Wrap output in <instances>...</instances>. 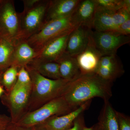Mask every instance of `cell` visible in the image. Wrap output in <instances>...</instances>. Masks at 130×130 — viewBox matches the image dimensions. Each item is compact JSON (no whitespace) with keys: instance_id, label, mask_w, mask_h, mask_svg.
<instances>
[{"instance_id":"31","label":"cell","mask_w":130,"mask_h":130,"mask_svg":"<svg viewBox=\"0 0 130 130\" xmlns=\"http://www.w3.org/2000/svg\"><path fill=\"white\" fill-rule=\"evenodd\" d=\"M39 1L40 0H23L22 1L23 3L24 9L32 7L39 2Z\"/></svg>"},{"instance_id":"26","label":"cell","mask_w":130,"mask_h":130,"mask_svg":"<svg viewBox=\"0 0 130 130\" xmlns=\"http://www.w3.org/2000/svg\"><path fill=\"white\" fill-rule=\"evenodd\" d=\"M116 113L118 122L119 130H130V117L116 111Z\"/></svg>"},{"instance_id":"35","label":"cell","mask_w":130,"mask_h":130,"mask_svg":"<svg viewBox=\"0 0 130 130\" xmlns=\"http://www.w3.org/2000/svg\"><path fill=\"white\" fill-rule=\"evenodd\" d=\"M2 0H0V2H1V1Z\"/></svg>"},{"instance_id":"7","label":"cell","mask_w":130,"mask_h":130,"mask_svg":"<svg viewBox=\"0 0 130 130\" xmlns=\"http://www.w3.org/2000/svg\"><path fill=\"white\" fill-rule=\"evenodd\" d=\"M31 86H14L2 96V102L8 109L12 123H17L27 113Z\"/></svg>"},{"instance_id":"34","label":"cell","mask_w":130,"mask_h":130,"mask_svg":"<svg viewBox=\"0 0 130 130\" xmlns=\"http://www.w3.org/2000/svg\"><path fill=\"white\" fill-rule=\"evenodd\" d=\"M83 130H93V126L90 127V128H87V127H85Z\"/></svg>"},{"instance_id":"15","label":"cell","mask_w":130,"mask_h":130,"mask_svg":"<svg viewBox=\"0 0 130 130\" xmlns=\"http://www.w3.org/2000/svg\"><path fill=\"white\" fill-rule=\"evenodd\" d=\"M95 10L94 0H80L72 15L74 25L84 26L92 29Z\"/></svg>"},{"instance_id":"23","label":"cell","mask_w":130,"mask_h":130,"mask_svg":"<svg viewBox=\"0 0 130 130\" xmlns=\"http://www.w3.org/2000/svg\"><path fill=\"white\" fill-rule=\"evenodd\" d=\"M96 9L115 11L124 6V0H94Z\"/></svg>"},{"instance_id":"33","label":"cell","mask_w":130,"mask_h":130,"mask_svg":"<svg viewBox=\"0 0 130 130\" xmlns=\"http://www.w3.org/2000/svg\"><path fill=\"white\" fill-rule=\"evenodd\" d=\"M5 90L3 87L0 84V97L1 96V97L5 93Z\"/></svg>"},{"instance_id":"9","label":"cell","mask_w":130,"mask_h":130,"mask_svg":"<svg viewBox=\"0 0 130 130\" xmlns=\"http://www.w3.org/2000/svg\"><path fill=\"white\" fill-rule=\"evenodd\" d=\"M75 28L63 32L47 42L37 52V54L34 59L56 61L65 52L68 38Z\"/></svg>"},{"instance_id":"20","label":"cell","mask_w":130,"mask_h":130,"mask_svg":"<svg viewBox=\"0 0 130 130\" xmlns=\"http://www.w3.org/2000/svg\"><path fill=\"white\" fill-rule=\"evenodd\" d=\"M115 11L96 9L92 29L101 32L116 31L113 20Z\"/></svg>"},{"instance_id":"32","label":"cell","mask_w":130,"mask_h":130,"mask_svg":"<svg viewBox=\"0 0 130 130\" xmlns=\"http://www.w3.org/2000/svg\"><path fill=\"white\" fill-rule=\"evenodd\" d=\"M33 130H47L41 124L32 126Z\"/></svg>"},{"instance_id":"10","label":"cell","mask_w":130,"mask_h":130,"mask_svg":"<svg viewBox=\"0 0 130 130\" xmlns=\"http://www.w3.org/2000/svg\"><path fill=\"white\" fill-rule=\"evenodd\" d=\"M102 56V55L96 47L91 35L86 48L75 56L81 75L95 73L100 59Z\"/></svg>"},{"instance_id":"18","label":"cell","mask_w":130,"mask_h":130,"mask_svg":"<svg viewBox=\"0 0 130 130\" xmlns=\"http://www.w3.org/2000/svg\"><path fill=\"white\" fill-rule=\"evenodd\" d=\"M37 52L28 44L26 41H21L14 46L12 65L19 68L27 66L34 59Z\"/></svg>"},{"instance_id":"3","label":"cell","mask_w":130,"mask_h":130,"mask_svg":"<svg viewBox=\"0 0 130 130\" xmlns=\"http://www.w3.org/2000/svg\"><path fill=\"white\" fill-rule=\"evenodd\" d=\"M74 109L61 96L49 102L33 111L27 113L15 123L23 126L32 127L44 123L53 116L64 115Z\"/></svg>"},{"instance_id":"17","label":"cell","mask_w":130,"mask_h":130,"mask_svg":"<svg viewBox=\"0 0 130 130\" xmlns=\"http://www.w3.org/2000/svg\"><path fill=\"white\" fill-rule=\"evenodd\" d=\"M93 130H119L116 110L109 101L104 102L98 122L93 126Z\"/></svg>"},{"instance_id":"37","label":"cell","mask_w":130,"mask_h":130,"mask_svg":"<svg viewBox=\"0 0 130 130\" xmlns=\"http://www.w3.org/2000/svg\"><path fill=\"white\" fill-rule=\"evenodd\" d=\"M1 73V72H0V73Z\"/></svg>"},{"instance_id":"11","label":"cell","mask_w":130,"mask_h":130,"mask_svg":"<svg viewBox=\"0 0 130 130\" xmlns=\"http://www.w3.org/2000/svg\"><path fill=\"white\" fill-rule=\"evenodd\" d=\"M124 73L123 65L116 54H114L101 57L95 74L103 79L113 83L123 75Z\"/></svg>"},{"instance_id":"36","label":"cell","mask_w":130,"mask_h":130,"mask_svg":"<svg viewBox=\"0 0 130 130\" xmlns=\"http://www.w3.org/2000/svg\"><path fill=\"white\" fill-rule=\"evenodd\" d=\"M1 36H0V38H1Z\"/></svg>"},{"instance_id":"13","label":"cell","mask_w":130,"mask_h":130,"mask_svg":"<svg viewBox=\"0 0 130 130\" xmlns=\"http://www.w3.org/2000/svg\"><path fill=\"white\" fill-rule=\"evenodd\" d=\"M92 29L84 26L74 28L70 34L65 52L76 56L83 51L88 43Z\"/></svg>"},{"instance_id":"8","label":"cell","mask_w":130,"mask_h":130,"mask_svg":"<svg viewBox=\"0 0 130 130\" xmlns=\"http://www.w3.org/2000/svg\"><path fill=\"white\" fill-rule=\"evenodd\" d=\"M91 37L96 47L103 56L116 54L119 48L130 42V36L122 35L117 31L92 30Z\"/></svg>"},{"instance_id":"6","label":"cell","mask_w":130,"mask_h":130,"mask_svg":"<svg viewBox=\"0 0 130 130\" xmlns=\"http://www.w3.org/2000/svg\"><path fill=\"white\" fill-rule=\"evenodd\" d=\"M72 15L47 22L38 32L27 39L26 42L37 52L39 51L50 40L77 27L73 23Z\"/></svg>"},{"instance_id":"19","label":"cell","mask_w":130,"mask_h":130,"mask_svg":"<svg viewBox=\"0 0 130 130\" xmlns=\"http://www.w3.org/2000/svg\"><path fill=\"white\" fill-rule=\"evenodd\" d=\"M26 66L32 68L42 76L50 79H61L59 65L56 61H45L34 59Z\"/></svg>"},{"instance_id":"30","label":"cell","mask_w":130,"mask_h":130,"mask_svg":"<svg viewBox=\"0 0 130 130\" xmlns=\"http://www.w3.org/2000/svg\"><path fill=\"white\" fill-rule=\"evenodd\" d=\"M6 130H33L32 127H26L19 125L11 121L8 126Z\"/></svg>"},{"instance_id":"24","label":"cell","mask_w":130,"mask_h":130,"mask_svg":"<svg viewBox=\"0 0 130 130\" xmlns=\"http://www.w3.org/2000/svg\"><path fill=\"white\" fill-rule=\"evenodd\" d=\"M130 19V9L123 7L115 11L113 16V20L116 30L121 24Z\"/></svg>"},{"instance_id":"27","label":"cell","mask_w":130,"mask_h":130,"mask_svg":"<svg viewBox=\"0 0 130 130\" xmlns=\"http://www.w3.org/2000/svg\"><path fill=\"white\" fill-rule=\"evenodd\" d=\"M83 114L80 115L74 120L73 125L67 130H83L85 126V121Z\"/></svg>"},{"instance_id":"22","label":"cell","mask_w":130,"mask_h":130,"mask_svg":"<svg viewBox=\"0 0 130 130\" xmlns=\"http://www.w3.org/2000/svg\"><path fill=\"white\" fill-rule=\"evenodd\" d=\"M19 68L12 65L0 73V84L5 92L10 91L15 85L18 78Z\"/></svg>"},{"instance_id":"29","label":"cell","mask_w":130,"mask_h":130,"mask_svg":"<svg viewBox=\"0 0 130 130\" xmlns=\"http://www.w3.org/2000/svg\"><path fill=\"white\" fill-rule=\"evenodd\" d=\"M11 121L10 117L5 114H0V130H6Z\"/></svg>"},{"instance_id":"14","label":"cell","mask_w":130,"mask_h":130,"mask_svg":"<svg viewBox=\"0 0 130 130\" xmlns=\"http://www.w3.org/2000/svg\"><path fill=\"white\" fill-rule=\"evenodd\" d=\"M80 0L49 1L44 19V24L72 14Z\"/></svg>"},{"instance_id":"2","label":"cell","mask_w":130,"mask_h":130,"mask_svg":"<svg viewBox=\"0 0 130 130\" xmlns=\"http://www.w3.org/2000/svg\"><path fill=\"white\" fill-rule=\"evenodd\" d=\"M25 67L31 82L27 113L38 109L54 99L63 96L71 82L62 79H50L42 76L32 68L27 66Z\"/></svg>"},{"instance_id":"4","label":"cell","mask_w":130,"mask_h":130,"mask_svg":"<svg viewBox=\"0 0 130 130\" xmlns=\"http://www.w3.org/2000/svg\"><path fill=\"white\" fill-rule=\"evenodd\" d=\"M48 2V0H40L34 6L24 9L19 13L20 41H26L41 29L44 24Z\"/></svg>"},{"instance_id":"28","label":"cell","mask_w":130,"mask_h":130,"mask_svg":"<svg viewBox=\"0 0 130 130\" xmlns=\"http://www.w3.org/2000/svg\"><path fill=\"white\" fill-rule=\"evenodd\" d=\"M116 31L122 35L130 36V19L121 24L119 26Z\"/></svg>"},{"instance_id":"1","label":"cell","mask_w":130,"mask_h":130,"mask_svg":"<svg viewBox=\"0 0 130 130\" xmlns=\"http://www.w3.org/2000/svg\"><path fill=\"white\" fill-rule=\"evenodd\" d=\"M112 84L95 73L81 75L71 82L62 96L73 109L94 98H100L104 102L108 101L112 94Z\"/></svg>"},{"instance_id":"12","label":"cell","mask_w":130,"mask_h":130,"mask_svg":"<svg viewBox=\"0 0 130 130\" xmlns=\"http://www.w3.org/2000/svg\"><path fill=\"white\" fill-rule=\"evenodd\" d=\"M91 100L84 103L66 114L50 118L41 124L47 130H67L73 125L74 120L88 108Z\"/></svg>"},{"instance_id":"16","label":"cell","mask_w":130,"mask_h":130,"mask_svg":"<svg viewBox=\"0 0 130 130\" xmlns=\"http://www.w3.org/2000/svg\"><path fill=\"white\" fill-rule=\"evenodd\" d=\"M56 62L59 65L61 79L72 82L81 76V72L75 56H71L65 52Z\"/></svg>"},{"instance_id":"25","label":"cell","mask_w":130,"mask_h":130,"mask_svg":"<svg viewBox=\"0 0 130 130\" xmlns=\"http://www.w3.org/2000/svg\"><path fill=\"white\" fill-rule=\"evenodd\" d=\"M31 85V79L29 72L25 67L19 68L18 78L14 86L24 87Z\"/></svg>"},{"instance_id":"5","label":"cell","mask_w":130,"mask_h":130,"mask_svg":"<svg viewBox=\"0 0 130 130\" xmlns=\"http://www.w3.org/2000/svg\"><path fill=\"white\" fill-rule=\"evenodd\" d=\"M20 19L14 1L2 0L0 2V36L15 45L20 41Z\"/></svg>"},{"instance_id":"21","label":"cell","mask_w":130,"mask_h":130,"mask_svg":"<svg viewBox=\"0 0 130 130\" xmlns=\"http://www.w3.org/2000/svg\"><path fill=\"white\" fill-rule=\"evenodd\" d=\"M15 45L3 38H0V72H2L12 65Z\"/></svg>"}]
</instances>
